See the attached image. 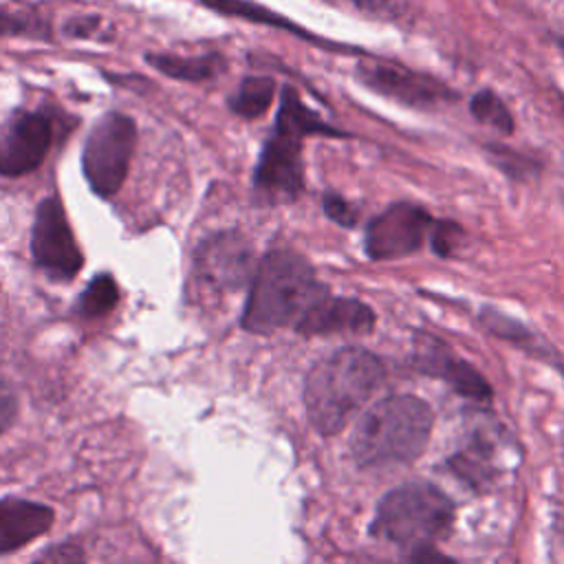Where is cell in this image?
Returning <instances> with one entry per match:
<instances>
[{
  "label": "cell",
  "mask_w": 564,
  "mask_h": 564,
  "mask_svg": "<svg viewBox=\"0 0 564 564\" xmlns=\"http://www.w3.org/2000/svg\"><path fill=\"white\" fill-rule=\"evenodd\" d=\"M97 29H99V18L82 15V18H73L70 22H66L64 33L70 37H90Z\"/></svg>",
  "instance_id": "obj_27"
},
{
  "label": "cell",
  "mask_w": 564,
  "mask_h": 564,
  "mask_svg": "<svg viewBox=\"0 0 564 564\" xmlns=\"http://www.w3.org/2000/svg\"><path fill=\"white\" fill-rule=\"evenodd\" d=\"M205 7L218 11V13H225V15H234V18H242V20H249V22H258V24H273L278 29H286V31H293L302 37H308V40H315L311 33H304L302 29H297V24L289 22L286 18L273 13L271 9L267 7H260L256 2H249V0H200Z\"/></svg>",
  "instance_id": "obj_18"
},
{
  "label": "cell",
  "mask_w": 564,
  "mask_h": 564,
  "mask_svg": "<svg viewBox=\"0 0 564 564\" xmlns=\"http://www.w3.org/2000/svg\"><path fill=\"white\" fill-rule=\"evenodd\" d=\"M55 511L24 498L0 500V553L15 551L51 529Z\"/></svg>",
  "instance_id": "obj_13"
},
{
  "label": "cell",
  "mask_w": 564,
  "mask_h": 564,
  "mask_svg": "<svg viewBox=\"0 0 564 564\" xmlns=\"http://www.w3.org/2000/svg\"><path fill=\"white\" fill-rule=\"evenodd\" d=\"M324 212L337 225H344V227H355L357 225V216H359L357 207L352 203H348L346 198H341V196H335V194L324 196Z\"/></svg>",
  "instance_id": "obj_24"
},
{
  "label": "cell",
  "mask_w": 564,
  "mask_h": 564,
  "mask_svg": "<svg viewBox=\"0 0 564 564\" xmlns=\"http://www.w3.org/2000/svg\"><path fill=\"white\" fill-rule=\"evenodd\" d=\"M15 412H18L15 392L11 390V386L7 381L0 379V434L13 423Z\"/></svg>",
  "instance_id": "obj_25"
},
{
  "label": "cell",
  "mask_w": 564,
  "mask_h": 564,
  "mask_svg": "<svg viewBox=\"0 0 564 564\" xmlns=\"http://www.w3.org/2000/svg\"><path fill=\"white\" fill-rule=\"evenodd\" d=\"M275 95V82L271 77H260L251 75L245 77L238 86V90L229 97V110L242 119H256L262 117L269 106L273 104Z\"/></svg>",
  "instance_id": "obj_17"
},
{
  "label": "cell",
  "mask_w": 564,
  "mask_h": 564,
  "mask_svg": "<svg viewBox=\"0 0 564 564\" xmlns=\"http://www.w3.org/2000/svg\"><path fill=\"white\" fill-rule=\"evenodd\" d=\"M256 264L249 240L236 231L209 236L194 253V271L198 280L220 291H238L249 284Z\"/></svg>",
  "instance_id": "obj_10"
},
{
  "label": "cell",
  "mask_w": 564,
  "mask_h": 564,
  "mask_svg": "<svg viewBox=\"0 0 564 564\" xmlns=\"http://www.w3.org/2000/svg\"><path fill=\"white\" fill-rule=\"evenodd\" d=\"M375 311L355 297L324 293L293 326L302 335H364L375 328Z\"/></svg>",
  "instance_id": "obj_12"
},
{
  "label": "cell",
  "mask_w": 564,
  "mask_h": 564,
  "mask_svg": "<svg viewBox=\"0 0 564 564\" xmlns=\"http://www.w3.org/2000/svg\"><path fill=\"white\" fill-rule=\"evenodd\" d=\"M386 377L377 355L359 346L337 348L306 375L304 405L319 434H337L368 403Z\"/></svg>",
  "instance_id": "obj_1"
},
{
  "label": "cell",
  "mask_w": 564,
  "mask_h": 564,
  "mask_svg": "<svg viewBox=\"0 0 564 564\" xmlns=\"http://www.w3.org/2000/svg\"><path fill=\"white\" fill-rule=\"evenodd\" d=\"M31 253L37 267L64 280L73 278L84 264L82 249L57 196H46L37 205L31 229Z\"/></svg>",
  "instance_id": "obj_7"
},
{
  "label": "cell",
  "mask_w": 564,
  "mask_h": 564,
  "mask_svg": "<svg viewBox=\"0 0 564 564\" xmlns=\"http://www.w3.org/2000/svg\"><path fill=\"white\" fill-rule=\"evenodd\" d=\"M469 110L478 123L489 126L498 132H507V134L513 132L516 123H513L511 110L507 108L502 97H498L494 90L482 88V90L474 93V97L469 99Z\"/></svg>",
  "instance_id": "obj_20"
},
{
  "label": "cell",
  "mask_w": 564,
  "mask_h": 564,
  "mask_svg": "<svg viewBox=\"0 0 564 564\" xmlns=\"http://www.w3.org/2000/svg\"><path fill=\"white\" fill-rule=\"evenodd\" d=\"M463 227L454 220H434L432 231H430V240H432V249L438 256H452L456 251V247L463 242Z\"/></svg>",
  "instance_id": "obj_23"
},
{
  "label": "cell",
  "mask_w": 564,
  "mask_h": 564,
  "mask_svg": "<svg viewBox=\"0 0 564 564\" xmlns=\"http://www.w3.org/2000/svg\"><path fill=\"white\" fill-rule=\"evenodd\" d=\"M434 218L414 203H392L364 231V251L370 260L405 258L421 249Z\"/></svg>",
  "instance_id": "obj_6"
},
{
  "label": "cell",
  "mask_w": 564,
  "mask_h": 564,
  "mask_svg": "<svg viewBox=\"0 0 564 564\" xmlns=\"http://www.w3.org/2000/svg\"><path fill=\"white\" fill-rule=\"evenodd\" d=\"M145 62L156 68L159 73L181 79V82H205L216 77L225 59L216 53L209 55H198V57H183V55H170V53H148Z\"/></svg>",
  "instance_id": "obj_16"
},
{
  "label": "cell",
  "mask_w": 564,
  "mask_h": 564,
  "mask_svg": "<svg viewBox=\"0 0 564 564\" xmlns=\"http://www.w3.org/2000/svg\"><path fill=\"white\" fill-rule=\"evenodd\" d=\"M357 77L370 90L412 108H436L456 101L458 95L436 77L410 70L401 64L366 59L357 64Z\"/></svg>",
  "instance_id": "obj_8"
},
{
  "label": "cell",
  "mask_w": 564,
  "mask_h": 564,
  "mask_svg": "<svg viewBox=\"0 0 564 564\" xmlns=\"http://www.w3.org/2000/svg\"><path fill=\"white\" fill-rule=\"evenodd\" d=\"M134 145L137 126L128 115L108 112L95 121L84 141L82 167L97 196H112L119 192L128 174Z\"/></svg>",
  "instance_id": "obj_5"
},
{
  "label": "cell",
  "mask_w": 564,
  "mask_h": 564,
  "mask_svg": "<svg viewBox=\"0 0 564 564\" xmlns=\"http://www.w3.org/2000/svg\"><path fill=\"white\" fill-rule=\"evenodd\" d=\"M421 366L425 372L445 379L456 392H460L469 399L482 401V399H489V394H491L489 383L480 377V372L474 366L454 357L449 350H445L434 339L430 341L427 350L421 355Z\"/></svg>",
  "instance_id": "obj_14"
},
{
  "label": "cell",
  "mask_w": 564,
  "mask_h": 564,
  "mask_svg": "<svg viewBox=\"0 0 564 564\" xmlns=\"http://www.w3.org/2000/svg\"><path fill=\"white\" fill-rule=\"evenodd\" d=\"M302 141L295 134L275 130L258 156L253 187L271 203H291L304 192Z\"/></svg>",
  "instance_id": "obj_9"
},
{
  "label": "cell",
  "mask_w": 564,
  "mask_h": 564,
  "mask_svg": "<svg viewBox=\"0 0 564 564\" xmlns=\"http://www.w3.org/2000/svg\"><path fill=\"white\" fill-rule=\"evenodd\" d=\"M434 414L412 394L386 397L370 405L350 434V454L359 467H394L412 463L425 449Z\"/></svg>",
  "instance_id": "obj_3"
},
{
  "label": "cell",
  "mask_w": 564,
  "mask_h": 564,
  "mask_svg": "<svg viewBox=\"0 0 564 564\" xmlns=\"http://www.w3.org/2000/svg\"><path fill=\"white\" fill-rule=\"evenodd\" d=\"M328 289L311 262L293 249H271L256 264L240 324L256 335L295 326Z\"/></svg>",
  "instance_id": "obj_2"
},
{
  "label": "cell",
  "mask_w": 564,
  "mask_h": 564,
  "mask_svg": "<svg viewBox=\"0 0 564 564\" xmlns=\"http://www.w3.org/2000/svg\"><path fill=\"white\" fill-rule=\"evenodd\" d=\"M119 302V286L110 273H97L79 293L75 311L84 317H99L115 308Z\"/></svg>",
  "instance_id": "obj_19"
},
{
  "label": "cell",
  "mask_w": 564,
  "mask_h": 564,
  "mask_svg": "<svg viewBox=\"0 0 564 564\" xmlns=\"http://www.w3.org/2000/svg\"><path fill=\"white\" fill-rule=\"evenodd\" d=\"M405 564H458V562H454L452 557L438 553L432 546H421V549L412 551V555L408 557Z\"/></svg>",
  "instance_id": "obj_28"
},
{
  "label": "cell",
  "mask_w": 564,
  "mask_h": 564,
  "mask_svg": "<svg viewBox=\"0 0 564 564\" xmlns=\"http://www.w3.org/2000/svg\"><path fill=\"white\" fill-rule=\"evenodd\" d=\"M53 139L51 121L40 112H15L0 130V174L22 176L35 170Z\"/></svg>",
  "instance_id": "obj_11"
},
{
  "label": "cell",
  "mask_w": 564,
  "mask_h": 564,
  "mask_svg": "<svg viewBox=\"0 0 564 564\" xmlns=\"http://www.w3.org/2000/svg\"><path fill=\"white\" fill-rule=\"evenodd\" d=\"M487 152H489L491 161H494L505 174H509L511 178H527V176L535 174V163H533L531 159H527L524 154L513 152L511 148L489 143V145H487Z\"/></svg>",
  "instance_id": "obj_21"
},
{
  "label": "cell",
  "mask_w": 564,
  "mask_h": 564,
  "mask_svg": "<svg viewBox=\"0 0 564 564\" xmlns=\"http://www.w3.org/2000/svg\"><path fill=\"white\" fill-rule=\"evenodd\" d=\"M454 522V502L432 482H405L386 494L377 507L372 533L401 546H430L445 538Z\"/></svg>",
  "instance_id": "obj_4"
},
{
  "label": "cell",
  "mask_w": 564,
  "mask_h": 564,
  "mask_svg": "<svg viewBox=\"0 0 564 564\" xmlns=\"http://www.w3.org/2000/svg\"><path fill=\"white\" fill-rule=\"evenodd\" d=\"M326 2L355 9L377 20H397L405 11V0H326Z\"/></svg>",
  "instance_id": "obj_22"
},
{
  "label": "cell",
  "mask_w": 564,
  "mask_h": 564,
  "mask_svg": "<svg viewBox=\"0 0 564 564\" xmlns=\"http://www.w3.org/2000/svg\"><path fill=\"white\" fill-rule=\"evenodd\" d=\"M275 130L295 134L300 139H306L313 134H322V137H344L346 134V132L333 128L330 123H326L317 112H313L300 99V95L293 86L282 88L280 108H278V117H275Z\"/></svg>",
  "instance_id": "obj_15"
},
{
  "label": "cell",
  "mask_w": 564,
  "mask_h": 564,
  "mask_svg": "<svg viewBox=\"0 0 564 564\" xmlns=\"http://www.w3.org/2000/svg\"><path fill=\"white\" fill-rule=\"evenodd\" d=\"M31 29V22L24 20L22 15L0 7V37L4 35H22Z\"/></svg>",
  "instance_id": "obj_26"
}]
</instances>
